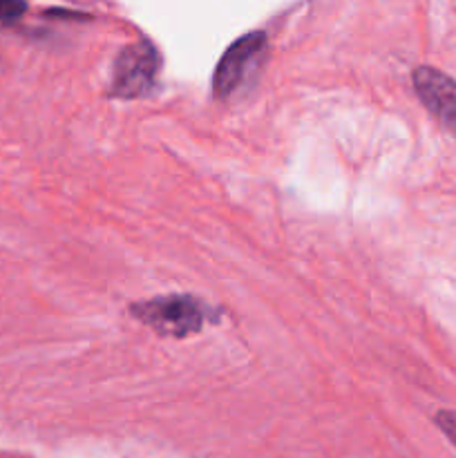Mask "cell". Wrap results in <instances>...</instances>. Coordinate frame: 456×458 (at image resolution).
I'll return each mask as SVG.
<instances>
[{
	"instance_id": "6da1fadb",
	"label": "cell",
	"mask_w": 456,
	"mask_h": 458,
	"mask_svg": "<svg viewBox=\"0 0 456 458\" xmlns=\"http://www.w3.org/2000/svg\"><path fill=\"white\" fill-rule=\"evenodd\" d=\"M132 313L156 334L183 338L197 334L204 327L208 309L188 295H168V298H155L150 302L137 304L132 307Z\"/></svg>"
},
{
	"instance_id": "7a4b0ae2",
	"label": "cell",
	"mask_w": 456,
	"mask_h": 458,
	"mask_svg": "<svg viewBox=\"0 0 456 458\" xmlns=\"http://www.w3.org/2000/svg\"><path fill=\"white\" fill-rule=\"evenodd\" d=\"M159 72V54L148 40L128 45L116 56L112 67L110 94L116 98L146 97L155 88Z\"/></svg>"
},
{
	"instance_id": "3957f363",
	"label": "cell",
	"mask_w": 456,
	"mask_h": 458,
	"mask_svg": "<svg viewBox=\"0 0 456 458\" xmlns=\"http://www.w3.org/2000/svg\"><path fill=\"white\" fill-rule=\"evenodd\" d=\"M266 47V36L262 31H250V34L237 38L231 47L219 58L217 70L213 74V94L215 98H226L240 88L246 72L253 65L255 58Z\"/></svg>"
},
{
	"instance_id": "277c9868",
	"label": "cell",
	"mask_w": 456,
	"mask_h": 458,
	"mask_svg": "<svg viewBox=\"0 0 456 458\" xmlns=\"http://www.w3.org/2000/svg\"><path fill=\"white\" fill-rule=\"evenodd\" d=\"M414 88L425 107L456 134V81L423 65L414 72Z\"/></svg>"
},
{
	"instance_id": "5b68a950",
	"label": "cell",
	"mask_w": 456,
	"mask_h": 458,
	"mask_svg": "<svg viewBox=\"0 0 456 458\" xmlns=\"http://www.w3.org/2000/svg\"><path fill=\"white\" fill-rule=\"evenodd\" d=\"M25 0H0V22H12L25 13Z\"/></svg>"
},
{
	"instance_id": "8992f818",
	"label": "cell",
	"mask_w": 456,
	"mask_h": 458,
	"mask_svg": "<svg viewBox=\"0 0 456 458\" xmlns=\"http://www.w3.org/2000/svg\"><path fill=\"white\" fill-rule=\"evenodd\" d=\"M436 425L441 428V432L450 438L452 445L456 447V414L454 411H438Z\"/></svg>"
}]
</instances>
